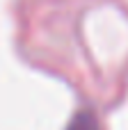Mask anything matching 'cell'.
Masks as SVG:
<instances>
[{
	"mask_svg": "<svg viewBox=\"0 0 128 130\" xmlns=\"http://www.w3.org/2000/svg\"><path fill=\"white\" fill-rule=\"evenodd\" d=\"M66 130H98V123H96L94 114H89V112H78V114L69 121Z\"/></svg>",
	"mask_w": 128,
	"mask_h": 130,
	"instance_id": "1",
	"label": "cell"
}]
</instances>
